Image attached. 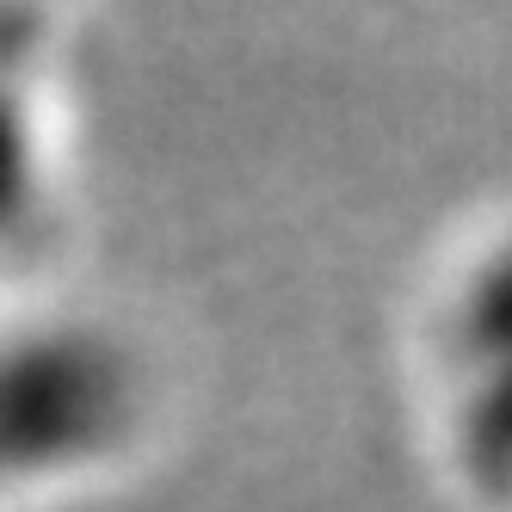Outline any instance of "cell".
<instances>
[{"instance_id":"6da1fadb","label":"cell","mask_w":512,"mask_h":512,"mask_svg":"<svg viewBox=\"0 0 512 512\" xmlns=\"http://www.w3.org/2000/svg\"><path fill=\"white\" fill-rule=\"evenodd\" d=\"M44 192V149H38V105H31V56L7 44L0 25V260L25 235Z\"/></svg>"}]
</instances>
